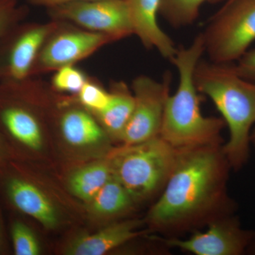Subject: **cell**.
<instances>
[{
    "label": "cell",
    "instance_id": "6da1fadb",
    "mask_svg": "<svg viewBox=\"0 0 255 255\" xmlns=\"http://www.w3.org/2000/svg\"><path fill=\"white\" fill-rule=\"evenodd\" d=\"M231 169L223 145L178 150L167 184L144 219L149 231L187 232L232 214L227 189Z\"/></svg>",
    "mask_w": 255,
    "mask_h": 255
},
{
    "label": "cell",
    "instance_id": "7a4b0ae2",
    "mask_svg": "<svg viewBox=\"0 0 255 255\" xmlns=\"http://www.w3.org/2000/svg\"><path fill=\"white\" fill-rule=\"evenodd\" d=\"M204 53L201 33L190 46L179 48L171 61L179 71V83L166 102L159 137L177 150L223 145L221 132L226 123L222 119L203 115L194 82V70Z\"/></svg>",
    "mask_w": 255,
    "mask_h": 255
},
{
    "label": "cell",
    "instance_id": "3957f363",
    "mask_svg": "<svg viewBox=\"0 0 255 255\" xmlns=\"http://www.w3.org/2000/svg\"><path fill=\"white\" fill-rule=\"evenodd\" d=\"M194 78L198 92L213 101L229 128V140L223 150L231 168L239 170L249 159L255 124V82L240 77L233 63L201 60Z\"/></svg>",
    "mask_w": 255,
    "mask_h": 255
},
{
    "label": "cell",
    "instance_id": "277c9868",
    "mask_svg": "<svg viewBox=\"0 0 255 255\" xmlns=\"http://www.w3.org/2000/svg\"><path fill=\"white\" fill-rule=\"evenodd\" d=\"M178 150L157 136L113 149L107 157L113 177L137 204L159 195L177 161Z\"/></svg>",
    "mask_w": 255,
    "mask_h": 255
},
{
    "label": "cell",
    "instance_id": "5b68a950",
    "mask_svg": "<svg viewBox=\"0 0 255 255\" xmlns=\"http://www.w3.org/2000/svg\"><path fill=\"white\" fill-rule=\"evenodd\" d=\"M201 33L211 62L238 61L255 41V0H228Z\"/></svg>",
    "mask_w": 255,
    "mask_h": 255
},
{
    "label": "cell",
    "instance_id": "8992f818",
    "mask_svg": "<svg viewBox=\"0 0 255 255\" xmlns=\"http://www.w3.org/2000/svg\"><path fill=\"white\" fill-rule=\"evenodd\" d=\"M172 75L167 72L162 82L140 75L132 82L133 112L121 142L132 145L159 136L164 108L169 95Z\"/></svg>",
    "mask_w": 255,
    "mask_h": 255
},
{
    "label": "cell",
    "instance_id": "52a82bcc",
    "mask_svg": "<svg viewBox=\"0 0 255 255\" xmlns=\"http://www.w3.org/2000/svg\"><path fill=\"white\" fill-rule=\"evenodd\" d=\"M57 20L77 23L87 31L104 33L116 41L133 34L125 0H91L48 8Z\"/></svg>",
    "mask_w": 255,
    "mask_h": 255
},
{
    "label": "cell",
    "instance_id": "ba28073f",
    "mask_svg": "<svg viewBox=\"0 0 255 255\" xmlns=\"http://www.w3.org/2000/svg\"><path fill=\"white\" fill-rule=\"evenodd\" d=\"M206 226L204 233L196 232L188 239L159 236L152 238L169 248L196 255H240L245 253L253 236L241 228L232 214L218 218Z\"/></svg>",
    "mask_w": 255,
    "mask_h": 255
},
{
    "label": "cell",
    "instance_id": "9c48e42d",
    "mask_svg": "<svg viewBox=\"0 0 255 255\" xmlns=\"http://www.w3.org/2000/svg\"><path fill=\"white\" fill-rule=\"evenodd\" d=\"M13 159L0 169V188L6 202L18 212L36 220L45 228H56L59 223L56 208L34 183L16 168Z\"/></svg>",
    "mask_w": 255,
    "mask_h": 255
},
{
    "label": "cell",
    "instance_id": "30bf717a",
    "mask_svg": "<svg viewBox=\"0 0 255 255\" xmlns=\"http://www.w3.org/2000/svg\"><path fill=\"white\" fill-rule=\"evenodd\" d=\"M55 33L42 48L33 70L36 68L45 71L57 70L67 65H73L107 43L115 41L108 35L87 30Z\"/></svg>",
    "mask_w": 255,
    "mask_h": 255
},
{
    "label": "cell",
    "instance_id": "8fae6325",
    "mask_svg": "<svg viewBox=\"0 0 255 255\" xmlns=\"http://www.w3.org/2000/svg\"><path fill=\"white\" fill-rule=\"evenodd\" d=\"M58 28L52 22L23 28L15 35L6 51L0 77L10 81H24L33 72L40 52Z\"/></svg>",
    "mask_w": 255,
    "mask_h": 255
},
{
    "label": "cell",
    "instance_id": "7c38bea8",
    "mask_svg": "<svg viewBox=\"0 0 255 255\" xmlns=\"http://www.w3.org/2000/svg\"><path fill=\"white\" fill-rule=\"evenodd\" d=\"M133 34L147 49L156 48L163 58L172 61L178 49L173 41L157 23L160 0H125Z\"/></svg>",
    "mask_w": 255,
    "mask_h": 255
},
{
    "label": "cell",
    "instance_id": "4fadbf2b",
    "mask_svg": "<svg viewBox=\"0 0 255 255\" xmlns=\"http://www.w3.org/2000/svg\"><path fill=\"white\" fill-rule=\"evenodd\" d=\"M145 221L127 220L109 225L98 232L84 235L70 242L64 251L68 255H103L142 234Z\"/></svg>",
    "mask_w": 255,
    "mask_h": 255
},
{
    "label": "cell",
    "instance_id": "5bb4252c",
    "mask_svg": "<svg viewBox=\"0 0 255 255\" xmlns=\"http://www.w3.org/2000/svg\"><path fill=\"white\" fill-rule=\"evenodd\" d=\"M60 125L63 138L73 147L85 148L108 145L110 137L90 112L68 111L62 117Z\"/></svg>",
    "mask_w": 255,
    "mask_h": 255
},
{
    "label": "cell",
    "instance_id": "9a60e30c",
    "mask_svg": "<svg viewBox=\"0 0 255 255\" xmlns=\"http://www.w3.org/2000/svg\"><path fill=\"white\" fill-rule=\"evenodd\" d=\"M110 103L105 110L94 114L110 139L121 142L124 130L133 112V94L123 82H114Z\"/></svg>",
    "mask_w": 255,
    "mask_h": 255
},
{
    "label": "cell",
    "instance_id": "2e32d148",
    "mask_svg": "<svg viewBox=\"0 0 255 255\" xmlns=\"http://www.w3.org/2000/svg\"><path fill=\"white\" fill-rule=\"evenodd\" d=\"M90 204L92 215L98 219L112 220L130 212L137 203L124 186L112 177Z\"/></svg>",
    "mask_w": 255,
    "mask_h": 255
},
{
    "label": "cell",
    "instance_id": "e0dca14e",
    "mask_svg": "<svg viewBox=\"0 0 255 255\" xmlns=\"http://www.w3.org/2000/svg\"><path fill=\"white\" fill-rule=\"evenodd\" d=\"M112 177L110 162L106 157L75 171L69 178V187L75 196L90 203Z\"/></svg>",
    "mask_w": 255,
    "mask_h": 255
},
{
    "label": "cell",
    "instance_id": "ac0fdd59",
    "mask_svg": "<svg viewBox=\"0 0 255 255\" xmlns=\"http://www.w3.org/2000/svg\"><path fill=\"white\" fill-rule=\"evenodd\" d=\"M224 0H160L159 13L175 28L192 24L199 16L201 5Z\"/></svg>",
    "mask_w": 255,
    "mask_h": 255
},
{
    "label": "cell",
    "instance_id": "d6986e66",
    "mask_svg": "<svg viewBox=\"0 0 255 255\" xmlns=\"http://www.w3.org/2000/svg\"><path fill=\"white\" fill-rule=\"evenodd\" d=\"M10 236L14 255H38L41 253L38 238L24 221L13 220L10 226Z\"/></svg>",
    "mask_w": 255,
    "mask_h": 255
},
{
    "label": "cell",
    "instance_id": "ffe728a7",
    "mask_svg": "<svg viewBox=\"0 0 255 255\" xmlns=\"http://www.w3.org/2000/svg\"><path fill=\"white\" fill-rule=\"evenodd\" d=\"M87 81L86 75L73 65H67L56 70L52 84L57 91L78 94Z\"/></svg>",
    "mask_w": 255,
    "mask_h": 255
},
{
    "label": "cell",
    "instance_id": "44dd1931",
    "mask_svg": "<svg viewBox=\"0 0 255 255\" xmlns=\"http://www.w3.org/2000/svg\"><path fill=\"white\" fill-rule=\"evenodd\" d=\"M80 103L86 110L95 114L105 110L110 103L111 93L103 87L87 80L78 94Z\"/></svg>",
    "mask_w": 255,
    "mask_h": 255
},
{
    "label": "cell",
    "instance_id": "7402d4cb",
    "mask_svg": "<svg viewBox=\"0 0 255 255\" xmlns=\"http://www.w3.org/2000/svg\"><path fill=\"white\" fill-rule=\"evenodd\" d=\"M26 11L18 0H0V41L16 27Z\"/></svg>",
    "mask_w": 255,
    "mask_h": 255
},
{
    "label": "cell",
    "instance_id": "603a6c76",
    "mask_svg": "<svg viewBox=\"0 0 255 255\" xmlns=\"http://www.w3.org/2000/svg\"><path fill=\"white\" fill-rule=\"evenodd\" d=\"M233 67L240 77L255 82V49L248 50Z\"/></svg>",
    "mask_w": 255,
    "mask_h": 255
},
{
    "label": "cell",
    "instance_id": "cb8c5ba5",
    "mask_svg": "<svg viewBox=\"0 0 255 255\" xmlns=\"http://www.w3.org/2000/svg\"><path fill=\"white\" fill-rule=\"evenodd\" d=\"M14 150L0 132V169L10 159H14Z\"/></svg>",
    "mask_w": 255,
    "mask_h": 255
},
{
    "label": "cell",
    "instance_id": "d4e9b609",
    "mask_svg": "<svg viewBox=\"0 0 255 255\" xmlns=\"http://www.w3.org/2000/svg\"><path fill=\"white\" fill-rule=\"evenodd\" d=\"M29 4L36 6H46L50 8L69 3L78 2V1H91V0H25Z\"/></svg>",
    "mask_w": 255,
    "mask_h": 255
},
{
    "label": "cell",
    "instance_id": "484cf974",
    "mask_svg": "<svg viewBox=\"0 0 255 255\" xmlns=\"http://www.w3.org/2000/svg\"><path fill=\"white\" fill-rule=\"evenodd\" d=\"M6 249L4 228H3L2 218H1V209H0V255L4 254Z\"/></svg>",
    "mask_w": 255,
    "mask_h": 255
},
{
    "label": "cell",
    "instance_id": "4316f807",
    "mask_svg": "<svg viewBox=\"0 0 255 255\" xmlns=\"http://www.w3.org/2000/svg\"><path fill=\"white\" fill-rule=\"evenodd\" d=\"M251 142L255 147V128L253 130V132H251Z\"/></svg>",
    "mask_w": 255,
    "mask_h": 255
}]
</instances>
